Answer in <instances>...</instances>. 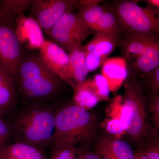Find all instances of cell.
Masks as SVG:
<instances>
[{"instance_id":"1","label":"cell","mask_w":159,"mask_h":159,"mask_svg":"<svg viewBox=\"0 0 159 159\" xmlns=\"http://www.w3.org/2000/svg\"><path fill=\"white\" fill-rule=\"evenodd\" d=\"M17 93L31 102H47L59 92L61 80L43 63L39 54L25 48L13 77Z\"/></svg>"},{"instance_id":"2","label":"cell","mask_w":159,"mask_h":159,"mask_svg":"<svg viewBox=\"0 0 159 159\" xmlns=\"http://www.w3.org/2000/svg\"><path fill=\"white\" fill-rule=\"evenodd\" d=\"M56 111L47 102L28 103L8 123L16 142L41 148L50 145L54 134Z\"/></svg>"},{"instance_id":"3","label":"cell","mask_w":159,"mask_h":159,"mask_svg":"<svg viewBox=\"0 0 159 159\" xmlns=\"http://www.w3.org/2000/svg\"><path fill=\"white\" fill-rule=\"evenodd\" d=\"M94 119L84 109L72 104L56 111L55 128L50 145L54 150L86 142L94 132Z\"/></svg>"},{"instance_id":"4","label":"cell","mask_w":159,"mask_h":159,"mask_svg":"<svg viewBox=\"0 0 159 159\" xmlns=\"http://www.w3.org/2000/svg\"><path fill=\"white\" fill-rule=\"evenodd\" d=\"M121 32L125 35L154 34L158 36L159 12L138 5L136 1H119L113 6Z\"/></svg>"},{"instance_id":"5","label":"cell","mask_w":159,"mask_h":159,"mask_svg":"<svg viewBox=\"0 0 159 159\" xmlns=\"http://www.w3.org/2000/svg\"><path fill=\"white\" fill-rule=\"evenodd\" d=\"M123 105L128 113L129 122L126 132L134 139H140L147 129L145 99L142 87L135 74H128L124 81Z\"/></svg>"},{"instance_id":"6","label":"cell","mask_w":159,"mask_h":159,"mask_svg":"<svg viewBox=\"0 0 159 159\" xmlns=\"http://www.w3.org/2000/svg\"><path fill=\"white\" fill-rule=\"evenodd\" d=\"M52 39L68 53L91 34L78 12L65 13L51 29L46 32Z\"/></svg>"},{"instance_id":"7","label":"cell","mask_w":159,"mask_h":159,"mask_svg":"<svg viewBox=\"0 0 159 159\" xmlns=\"http://www.w3.org/2000/svg\"><path fill=\"white\" fill-rule=\"evenodd\" d=\"M77 0H31V16L47 32L65 13L78 7Z\"/></svg>"},{"instance_id":"8","label":"cell","mask_w":159,"mask_h":159,"mask_svg":"<svg viewBox=\"0 0 159 159\" xmlns=\"http://www.w3.org/2000/svg\"><path fill=\"white\" fill-rule=\"evenodd\" d=\"M15 27L0 20V66L12 78L25 49L18 39Z\"/></svg>"},{"instance_id":"9","label":"cell","mask_w":159,"mask_h":159,"mask_svg":"<svg viewBox=\"0 0 159 159\" xmlns=\"http://www.w3.org/2000/svg\"><path fill=\"white\" fill-rule=\"evenodd\" d=\"M39 50L40 57L46 66L74 88L75 83L70 76L68 54L54 42L46 39Z\"/></svg>"},{"instance_id":"10","label":"cell","mask_w":159,"mask_h":159,"mask_svg":"<svg viewBox=\"0 0 159 159\" xmlns=\"http://www.w3.org/2000/svg\"><path fill=\"white\" fill-rule=\"evenodd\" d=\"M119 42L120 40L115 39L102 32H97L93 39L84 45L89 73L102 65Z\"/></svg>"},{"instance_id":"11","label":"cell","mask_w":159,"mask_h":159,"mask_svg":"<svg viewBox=\"0 0 159 159\" xmlns=\"http://www.w3.org/2000/svg\"><path fill=\"white\" fill-rule=\"evenodd\" d=\"M15 31L21 45L29 51L39 49L45 39L37 22L32 16L25 14L16 20Z\"/></svg>"},{"instance_id":"12","label":"cell","mask_w":159,"mask_h":159,"mask_svg":"<svg viewBox=\"0 0 159 159\" xmlns=\"http://www.w3.org/2000/svg\"><path fill=\"white\" fill-rule=\"evenodd\" d=\"M102 66L101 75L106 80L110 92H117L128 76L126 59L119 57H110L105 60Z\"/></svg>"},{"instance_id":"13","label":"cell","mask_w":159,"mask_h":159,"mask_svg":"<svg viewBox=\"0 0 159 159\" xmlns=\"http://www.w3.org/2000/svg\"><path fill=\"white\" fill-rule=\"evenodd\" d=\"M17 95L13 78L0 66V116L3 117L13 110Z\"/></svg>"},{"instance_id":"14","label":"cell","mask_w":159,"mask_h":159,"mask_svg":"<svg viewBox=\"0 0 159 159\" xmlns=\"http://www.w3.org/2000/svg\"><path fill=\"white\" fill-rule=\"evenodd\" d=\"M97 152L110 159H134L130 145L123 140L106 137L98 142Z\"/></svg>"},{"instance_id":"15","label":"cell","mask_w":159,"mask_h":159,"mask_svg":"<svg viewBox=\"0 0 159 159\" xmlns=\"http://www.w3.org/2000/svg\"><path fill=\"white\" fill-rule=\"evenodd\" d=\"M125 54V57L130 55L137 57L144 54L149 48L159 43L158 36L154 34H131L125 35V39L120 41Z\"/></svg>"},{"instance_id":"16","label":"cell","mask_w":159,"mask_h":159,"mask_svg":"<svg viewBox=\"0 0 159 159\" xmlns=\"http://www.w3.org/2000/svg\"><path fill=\"white\" fill-rule=\"evenodd\" d=\"M45 158L41 150L31 145L15 142L0 149V159H41Z\"/></svg>"},{"instance_id":"17","label":"cell","mask_w":159,"mask_h":159,"mask_svg":"<svg viewBox=\"0 0 159 159\" xmlns=\"http://www.w3.org/2000/svg\"><path fill=\"white\" fill-rule=\"evenodd\" d=\"M68 55L71 79L75 83L84 81L86 80L89 72L83 44H79L74 47Z\"/></svg>"},{"instance_id":"18","label":"cell","mask_w":159,"mask_h":159,"mask_svg":"<svg viewBox=\"0 0 159 159\" xmlns=\"http://www.w3.org/2000/svg\"><path fill=\"white\" fill-rule=\"evenodd\" d=\"M73 89L74 104L86 110L93 108L100 101L91 86L89 79L76 83Z\"/></svg>"},{"instance_id":"19","label":"cell","mask_w":159,"mask_h":159,"mask_svg":"<svg viewBox=\"0 0 159 159\" xmlns=\"http://www.w3.org/2000/svg\"><path fill=\"white\" fill-rule=\"evenodd\" d=\"M31 0L0 1V20L15 26L16 20L29 9Z\"/></svg>"},{"instance_id":"20","label":"cell","mask_w":159,"mask_h":159,"mask_svg":"<svg viewBox=\"0 0 159 159\" xmlns=\"http://www.w3.org/2000/svg\"><path fill=\"white\" fill-rule=\"evenodd\" d=\"M100 1H79L78 13L86 25L91 30L98 22L107 8L99 5Z\"/></svg>"},{"instance_id":"21","label":"cell","mask_w":159,"mask_h":159,"mask_svg":"<svg viewBox=\"0 0 159 159\" xmlns=\"http://www.w3.org/2000/svg\"><path fill=\"white\" fill-rule=\"evenodd\" d=\"M91 30L97 32H102L115 39L120 40L118 38L121 32L119 23L112 9H107Z\"/></svg>"},{"instance_id":"22","label":"cell","mask_w":159,"mask_h":159,"mask_svg":"<svg viewBox=\"0 0 159 159\" xmlns=\"http://www.w3.org/2000/svg\"><path fill=\"white\" fill-rule=\"evenodd\" d=\"M137 70L146 73L159 66V43L151 47L134 63Z\"/></svg>"},{"instance_id":"23","label":"cell","mask_w":159,"mask_h":159,"mask_svg":"<svg viewBox=\"0 0 159 159\" xmlns=\"http://www.w3.org/2000/svg\"><path fill=\"white\" fill-rule=\"evenodd\" d=\"M93 89L100 101H106L109 98L110 91L106 80L101 74H97L93 78H89Z\"/></svg>"},{"instance_id":"24","label":"cell","mask_w":159,"mask_h":159,"mask_svg":"<svg viewBox=\"0 0 159 159\" xmlns=\"http://www.w3.org/2000/svg\"><path fill=\"white\" fill-rule=\"evenodd\" d=\"M77 148L74 146H66L54 150L50 159H77Z\"/></svg>"},{"instance_id":"25","label":"cell","mask_w":159,"mask_h":159,"mask_svg":"<svg viewBox=\"0 0 159 159\" xmlns=\"http://www.w3.org/2000/svg\"><path fill=\"white\" fill-rule=\"evenodd\" d=\"M144 78L148 81L152 93H159V66L152 70L144 73Z\"/></svg>"},{"instance_id":"26","label":"cell","mask_w":159,"mask_h":159,"mask_svg":"<svg viewBox=\"0 0 159 159\" xmlns=\"http://www.w3.org/2000/svg\"><path fill=\"white\" fill-rule=\"evenodd\" d=\"M150 108L152 113L154 123L157 128L159 127V94L153 93L151 97Z\"/></svg>"},{"instance_id":"27","label":"cell","mask_w":159,"mask_h":159,"mask_svg":"<svg viewBox=\"0 0 159 159\" xmlns=\"http://www.w3.org/2000/svg\"><path fill=\"white\" fill-rule=\"evenodd\" d=\"M148 159H159L158 145H151L142 151L139 152Z\"/></svg>"},{"instance_id":"28","label":"cell","mask_w":159,"mask_h":159,"mask_svg":"<svg viewBox=\"0 0 159 159\" xmlns=\"http://www.w3.org/2000/svg\"><path fill=\"white\" fill-rule=\"evenodd\" d=\"M11 134L8 123L0 116V138L6 142L11 138Z\"/></svg>"},{"instance_id":"29","label":"cell","mask_w":159,"mask_h":159,"mask_svg":"<svg viewBox=\"0 0 159 159\" xmlns=\"http://www.w3.org/2000/svg\"><path fill=\"white\" fill-rule=\"evenodd\" d=\"M147 8L153 10L154 11L159 12V0H148L146 1Z\"/></svg>"},{"instance_id":"30","label":"cell","mask_w":159,"mask_h":159,"mask_svg":"<svg viewBox=\"0 0 159 159\" xmlns=\"http://www.w3.org/2000/svg\"><path fill=\"white\" fill-rule=\"evenodd\" d=\"M77 159H100L97 155L93 153H84L77 157Z\"/></svg>"},{"instance_id":"31","label":"cell","mask_w":159,"mask_h":159,"mask_svg":"<svg viewBox=\"0 0 159 159\" xmlns=\"http://www.w3.org/2000/svg\"><path fill=\"white\" fill-rule=\"evenodd\" d=\"M134 159H148L147 157L142 154L141 152H137L134 153Z\"/></svg>"},{"instance_id":"32","label":"cell","mask_w":159,"mask_h":159,"mask_svg":"<svg viewBox=\"0 0 159 159\" xmlns=\"http://www.w3.org/2000/svg\"><path fill=\"white\" fill-rule=\"evenodd\" d=\"M6 145H7V144H6V142L3 141L2 139L0 138V149L2 148Z\"/></svg>"},{"instance_id":"33","label":"cell","mask_w":159,"mask_h":159,"mask_svg":"<svg viewBox=\"0 0 159 159\" xmlns=\"http://www.w3.org/2000/svg\"><path fill=\"white\" fill-rule=\"evenodd\" d=\"M102 159H110L109 158L107 157H103V158Z\"/></svg>"},{"instance_id":"34","label":"cell","mask_w":159,"mask_h":159,"mask_svg":"<svg viewBox=\"0 0 159 159\" xmlns=\"http://www.w3.org/2000/svg\"><path fill=\"white\" fill-rule=\"evenodd\" d=\"M41 159H46L45 158H43Z\"/></svg>"}]
</instances>
